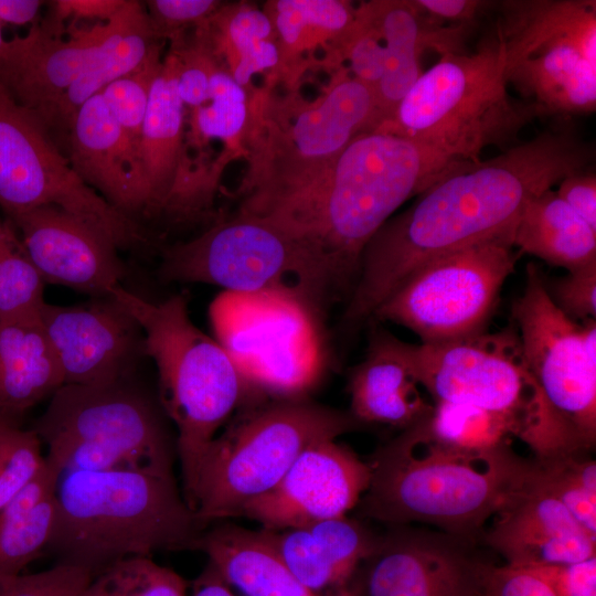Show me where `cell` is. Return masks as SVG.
I'll return each mask as SVG.
<instances>
[{
	"label": "cell",
	"instance_id": "cell-1",
	"mask_svg": "<svg viewBox=\"0 0 596 596\" xmlns=\"http://www.w3.org/2000/svg\"><path fill=\"white\" fill-rule=\"evenodd\" d=\"M594 160L593 143L562 123L497 157L459 162L369 241L343 323L353 327L370 320L429 260L515 228L531 199L590 168Z\"/></svg>",
	"mask_w": 596,
	"mask_h": 596
},
{
	"label": "cell",
	"instance_id": "cell-2",
	"mask_svg": "<svg viewBox=\"0 0 596 596\" xmlns=\"http://www.w3.org/2000/svg\"><path fill=\"white\" fill-rule=\"evenodd\" d=\"M461 161L401 135L364 132L323 174L255 216L308 242L340 299L350 295L362 253L377 230Z\"/></svg>",
	"mask_w": 596,
	"mask_h": 596
},
{
	"label": "cell",
	"instance_id": "cell-3",
	"mask_svg": "<svg viewBox=\"0 0 596 596\" xmlns=\"http://www.w3.org/2000/svg\"><path fill=\"white\" fill-rule=\"evenodd\" d=\"M359 514L393 525L419 522L469 541L523 481L529 460L510 446L471 453L441 444L419 425L402 429L369 462Z\"/></svg>",
	"mask_w": 596,
	"mask_h": 596
},
{
	"label": "cell",
	"instance_id": "cell-4",
	"mask_svg": "<svg viewBox=\"0 0 596 596\" xmlns=\"http://www.w3.org/2000/svg\"><path fill=\"white\" fill-rule=\"evenodd\" d=\"M248 94L242 143L248 168L237 192L240 213L259 215L300 191L354 138L381 126L373 89L345 66L310 102L298 89L278 95L268 83Z\"/></svg>",
	"mask_w": 596,
	"mask_h": 596
},
{
	"label": "cell",
	"instance_id": "cell-5",
	"mask_svg": "<svg viewBox=\"0 0 596 596\" xmlns=\"http://www.w3.org/2000/svg\"><path fill=\"white\" fill-rule=\"evenodd\" d=\"M202 526L174 478L132 470L66 471L55 489L47 551L93 577L161 550H195Z\"/></svg>",
	"mask_w": 596,
	"mask_h": 596
},
{
	"label": "cell",
	"instance_id": "cell-6",
	"mask_svg": "<svg viewBox=\"0 0 596 596\" xmlns=\"http://www.w3.org/2000/svg\"><path fill=\"white\" fill-rule=\"evenodd\" d=\"M109 296L138 322L143 354L157 366L161 404L178 430L185 500L205 450L253 386L235 358L194 324L183 294L152 302L120 285Z\"/></svg>",
	"mask_w": 596,
	"mask_h": 596
},
{
	"label": "cell",
	"instance_id": "cell-7",
	"mask_svg": "<svg viewBox=\"0 0 596 596\" xmlns=\"http://www.w3.org/2000/svg\"><path fill=\"white\" fill-rule=\"evenodd\" d=\"M497 24L473 53H448L426 72L376 130L401 135L455 159L477 161L490 146L508 149L535 117L536 106L514 100L503 72Z\"/></svg>",
	"mask_w": 596,
	"mask_h": 596
},
{
	"label": "cell",
	"instance_id": "cell-8",
	"mask_svg": "<svg viewBox=\"0 0 596 596\" xmlns=\"http://www.w3.org/2000/svg\"><path fill=\"white\" fill-rule=\"evenodd\" d=\"M350 412L298 397L243 406L205 450L185 502L201 526L240 517L309 446L361 428Z\"/></svg>",
	"mask_w": 596,
	"mask_h": 596
},
{
	"label": "cell",
	"instance_id": "cell-9",
	"mask_svg": "<svg viewBox=\"0 0 596 596\" xmlns=\"http://www.w3.org/2000/svg\"><path fill=\"white\" fill-rule=\"evenodd\" d=\"M164 281L202 283L246 296L275 295L312 319L338 300L315 248L277 223L236 212L162 252Z\"/></svg>",
	"mask_w": 596,
	"mask_h": 596
},
{
	"label": "cell",
	"instance_id": "cell-10",
	"mask_svg": "<svg viewBox=\"0 0 596 596\" xmlns=\"http://www.w3.org/2000/svg\"><path fill=\"white\" fill-rule=\"evenodd\" d=\"M416 377L434 402L469 404L500 415L535 457L581 450L532 375L517 329L411 344Z\"/></svg>",
	"mask_w": 596,
	"mask_h": 596
},
{
	"label": "cell",
	"instance_id": "cell-11",
	"mask_svg": "<svg viewBox=\"0 0 596 596\" xmlns=\"http://www.w3.org/2000/svg\"><path fill=\"white\" fill-rule=\"evenodd\" d=\"M33 430L57 473L132 470L172 475V451L152 402L129 379L63 384Z\"/></svg>",
	"mask_w": 596,
	"mask_h": 596
},
{
	"label": "cell",
	"instance_id": "cell-12",
	"mask_svg": "<svg viewBox=\"0 0 596 596\" xmlns=\"http://www.w3.org/2000/svg\"><path fill=\"white\" fill-rule=\"evenodd\" d=\"M497 28L507 84L540 115L596 109V1L507 0Z\"/></svg>",
	"mask_w": 596,
	"mask_h": 596
},
{
	"label": "cell",
	"instance_id": "cell-13",
	"mask_svg": "<svg viewBox=\"0 0 596 596\" xmlns=\"http://www.w3.org/2000/svg\"><path fill=\"white\" fill-rule=\"evenodd\" d=\"M514 230L424 264L376 308L370 320L402 326L423 344L486 331L517 262Z\"/></svg>",
	"mask_w": 596,
	"mask_h": 596
},
{
	"label": "cell",
	"instance_id": "cell-14",
	"mask_svg": "<svg viewBox=\"0 0 596 596\" xmlns=\"http://www.w3.org/2000/svg\"><path fill=\"white\" fill-rule=\"evenodd\" d=\"M44 205L88 223L118 248L147 243L136 221L87 185L40 118L0 85V206L12 216Z\"/></svg>",
	"mask_w": 596,
	"mask_h": 596
},
{
	"label": "cell",
	"instance_id": "cell-15",
	"mask_svg": "<svg viewBox=\"0 0 596 596\" xmlns=\"http://www.w3.org/2000/svg\"><path fill=\"white\" fill-rule=\"evenodd\" d=\"M512 318L526 364L576 446L596 443V322L565 316L551 300L536 265H526Z\"/></svg>",
	"mask_w": 596,
	"mask_h": 596
},
{
	"label": "cell",
	"instance_id": "cell-16",
	"mask_svg": "<svg viewBox=\"0 0 596 596\" xmlns=\"http://www.w3.org/2000/svg\"><path fill=\"white\" fill-rule=\"evenodd\" d=\"M143 9L128 0L113 19L74 30L68 40L43 21L33 24L26 35L7 40L0 85L44 124L65 89L123 38Z\"/></svg>",
	"mask_w": 596,
	"mask_h": 596
},
{
	"label": "cell",
	"instance_id": "cell-17",
	"mask_svg": "<svg viewBox=\"0 0 596 596\" xmlns=\"http://www.w3.org/2000/svg\"><path fill=\"white\" fill-rule=\"evenodd\" d=\"M468 541L395 525L377 535L348 587L352 596H481L482 563Z\"/></svg>",
	"mask_w": 596,
	"mask_h": 596
},
{
	"label": "cell",
	"instance_id": "cell-18",
	"mask_svg": "<svg viewBox=\"0 0 596 596\" xmlns=\"http://www.w3.org/2000/svg\"><path fill=\"white\" fill-rule=\"evenodd\" d=\"M40 322L63 384L94 385L127 380L145 356L140 326L111 296L74 306L45 301Z\"/></svg>",
	"mask_w": 596,
	"mask_h": 596
},
{
	"label": "cell",
	"instance_id": "cell-19",
	"mask_svg": "<svg viewBox=\"0 0 596 596\" xmlns=\"http://www.w3.org/2000/svg\"><path fill=\"white\" fill-rule=\"evenodd\" d=\"M371 470L350 448L336 439L305 449L280 481L246 504L240 517L267 530H286L344 517L369 487Z\"/></svg>",
	"mask_w": 596,
	"mask_h": 596
},
{
	"label": "cell",
	"instance_id": "cell-20",
	"mask_svg": "<svg viewBox=\"0 0 596 596\" xmlns=\"http://www.w3.org/2000/svg\"><path fill=\"white\" fill-rule=\"evenodd\" d=\"M21 244L43 281L93 297L109 296L126 268L118 247L102 232L53 206L9 216Z\"/></svg>",
	"mask_w": 596,
	"mask_h": 596
},
{
	"label": "cell",
	"instance_id": "cell-21",
	"mask_svg": "<svg viewBox=\"0 0 596 596\" xmlns=\"http://www.w3.org/2000/svg\"><path fill=\"white\" fill-rule=\"evenodd\" d=\"M485 541L515 567L568 564L596 556V540L529 469L494 514Z\"/></svg>",
	"mask_w": 596,
	"mask_h": 596
},
{
	"label": "cell",
	"instance_id": "cell-22",
	"mask_svg": "<svg viewBox=\"0 0 596 596\" xmlns=\"http://www.w3.org/2000/svg\"><path fill=\"white\" fill-rule=\"evenodd\" d=\"M67 130V158L87 185L129 217L156 213L139 148L121 130L100 94L76 110Z\"/></svg>",
	"mask_w": 596,
	"mask_h": 596
},
{
	"label": "cell",
	"instance_id": "cell-23",
	"mask_svg": "<svg viewBox=\"0 0 596 596\" xmlns=\"http://www.w3.org/2000/svg\"><path fill=\"white\" fill-rule=\"evenodd\" d=\"M178 58L169 50L156 76L142 124L139 153L156 212L180 217L191 212L203 192L184 153L185 107L177 88Z\"/></svg>",
	"mask_w": 596,
	"mask_h": 596
},
{
	"label": "cell",
	"instance_id": "cell-24",
	"mask_svg": "<svg viewBox=\"0 0 596 596\" xmlns=\"http://www.w3.org/2000/svg\"><path fill=\"white\" fill-rule=\"evenodd\" d=\"M366 3L385 51L383 75L374 91L383 125L422 75L421 58L425 51L440 55L464 53L471 26L440 23L422 12L414 0H371Z\"/></svg>",
	"mask_w": 596,
	"mask_h": 596
},
{
	"label": "cell",
	"instance_id": "cell-25",
	"mask_svg": "<svg viewBox=\"0 0 596 596\" xmlns=\"http://www.w3.org/2000/svg\"><path fill=\"white\" fill-rule=\"evenodd\" d=\"M409 345L379 324L371 329L365 355L351 369L347 384L349 412L361 424L405 429L430 412L433 404L421 393Z\"/></svg>",
	"mask_w": 596,
	"mask_h": 596
},
{
	"label": "cell",
	"instance_id": "cell-26",
	"mask_svg": "<svg viewBox=\"0 0 596 596\" xmlns=\"http://www.w3.org/2000/svg\"><path fill=\"white\" fill-rule=\"evenodd\" d=\"M275 30L279 64L266 83L298 89L305 72L319 65L332 73L342 67L340 50L354 21L356 7L347 0H269L263 7Z\"/></svg>",
	"mask_w": 596,
	"mask_h": 596
},
{
	"label": "cell",
	"instance_id": "cell-27",
	"mask_svg": "<svg viewBox=\"0 0 596 596\" xmlns=\"http://www.w3.org/2000/svg\"><path fill=\"white\" fill-rule=\"evenodd\" d=\"M262 532L290 572L320 594L347 588L377 538L363 523L347 515Z\"/></svg>",
	"mask_w": 596,
	"mask_h": 596
},
{
	"label": "cell",
	"instance_id": "cell-28",
	"mask_svg": "<svg viewBox=\"0 0 596 596\" xmlns=\"http://www.w3.org/2000/svg\"><path fill=\"white\" fill-rule=\"evenodd\" d=\"M227 584L245 596H352L349 587L320 594L305 586L286 566L262 530L222 524L202 532L196 549Z\"/></svg>",
	"mask_w": 596,
	"mask_h": 596
},
{
	"label": "cell",
	"instance_id": "cell-29",
	"mask_svg": "<svg viewBox=\"0 0 596 596\" xmlns=\"http://www.w3.org/2000/svg\"><path fill=\"white\" fill-rule=\"evenodd\" d=\"M62 385L40 316L0 321V418L19 425L30 408Z\"/></svg>",
	"mask_w": 596,
	"mask_h": 596
},
{
	"label": "cell",
	"instance_id": "cell-30",
	"mask_svg": "<svg viewBox=\"0 0 596 596\" xmlns=\"http://www.w3.org/2000/svg\"><path fill=\"white\" fill-rule=\"evenodd\" d=\"M513 245L567 272L596 263V230L552 189L525 204L515 225Z\"/></svg>",
	"mask_w": 596,
	"mask_h": 596
},
{
	"label": "cell",
	"instance_id": "cell-31",
	"mask_svg": "<svg viewBox=\"0 0 596 596\" xmlns=\"http://www.w3.org/2000/svg\"><path fill=\"white\" fill-rule=\"evenodd\" d=\"M206 41L232 77L248 93L253 75L272 77L279 64L277 39L264 12L245 2L223 4L203 24Z\"/></svg>",
	"mask_w": 596,
	"mask_h": 596
},
{
	"label": "cell",
	"instance_id": "cell-32",
	"mask_svg": "<svg viewBox=\"0 0 596 596\" xmlns=\"http://www.w3.org/2000/svg\"><path fill=\"white\" fill-rule=\"evenodd\" d=\"M60 478L47 462L0 509V576L17 575L47 551Z\"/></svg>",
	"mask_w": 596,
	"mask_h": 596
},
{
	"label": "cell",
	"instance_id": "cell-33",
	"mask_svg": "<svg viewBox=\"0 0 596 596\" xmlns=\"http://www.w3.org/2000/svg\"><path fill=\"white\" fill-rule=\"evenodd\" d=\"M162 41L145 8L123 38L65 89L51 108L45 127L67 129L71 118L86 100L139 66L151 49Z\"/></svg>",
	"mask_w": 596,
	"mask_h": 596
},
{
	"label": "cell",
	"instance_id": "cell-34",
	"mask_svg": "<svg viewBox=\"0 0 596 596\" xmlns=\"http://www.w3.org/2000/svg\"><path fill=\"white\" fill-rule=\"evenodd\" d=\"M418 423L435 440L471 453L510 446L513 437L503 417L469 404L436 402Z\"/></svg>",
	"mask_w": 596,
	"mask_h": 596
},
{
	"label": "cell",
	"instance_id": "cell-35",
	"mask_svg": "<svg viewBox=\"0 0 596 596\" xmlns=\"http://www.w3.org/2000/svg\"><path fill=\"white\" fill-rule=\"evenodd\" d=\"M249 113V94L220 62L211 76L207 102L192 109L191 134L195 142L222 140L230 155H243V137Z\"/></svg>",
	"mask_w": 596,
	"mask_h": 596
},
{
	"label": "cell",
	"instance_id": "cell-36",
	"mask_svg": "<svg viewBox=\"0 0 596 596\" xmlns=\"http://www.w3.org/2000/svg\"><path fill=\"white\" fill-rule=\"evenodd\" d=\"M584 453L535 457L530 462L535 478L596 540V462Z\"/></svg>",
	"mask_w": 596,
	"mask_h": 596
},
{
	"label": "cell",
	"instance_id": "cell-37",
	"mask_svg": "<svg viewBox=\"0 0 596 596\" xmlns=\"http://www.w3.org/2000/svg\"><path fill=\"white\" fill-rule=\"evenodd\" d=\"M44 285L18 234L0 220V321L39 317Z\"/></svg>",
	"mask_w": 596,
	"mask_h": 596
},
{
	"label": "cell",
	"instance_id": "cell-38",
	"mask_svg": "<svg viewBox=\"0 0 596 596\" xmlns=\"http://www.w3.org/2000/svg\"><path fill=\"white\" fill-rule=\"evenodd\" d=\"M84 596H187V584L174 571L150 556L118 561L96 575Z\"/></svg>",
	"mask_w": 596,
	"mask_h": 596
},
{
	"label": "cell",
	"instance_id": "cell-39",
	"mask_svg": "<svg viewBox=\"0 0 596 596\" xmlns=\"http://www.w3.org/2000/svg\"><path fill=\"white\" fill-rule=\"evenodd\" d=\"M162 42L151 49L139 66L99 93L121 130L138 148L151 86L163 62Z\"/></svg>",
	"mask_w": 596,
	"mask_h": 596
},
{
	"label": "cell",
	"instance_id": "cell-40",
	"mask_svg": "<svg viewBox=\"0 0 596 596\" xmlns=\"http://www.w3.org/2000/svg\"><path fill=\"white\" fill-rule=\"evenodd\" d=\"M45 455L33 429L0 418V509L43 468Z\"/></svg>",
	"mask_w": 596,
	"mask_h": 596
},
{
	"label": "cell",
	"instance_id": "cell-41",
	"mask_svg": "<svg viewBox=\"0 0 596 596\" xmlns=\"http://www.w3.org/2000/svg\"><path fill=\"white\" fill-rule=\"evenodd\" d=\"M384 57L382 35L363 1L356 7L354 21L342 43L341 64L348 62L350 74L374 92L383 75Z\"/></svg>",
	"mask_w": 596,
	"mask_h": 596
},
{
	"label": "cell",
	"instance_id": "cell-42",
	"mask_svg": "<svg viewBox=\"0 0 596 596\" xmlns=\"http://www.w3.org/2000/svg\"><path fill=\"white\" fill-rule=\"evenodd\" d=\"M93 578L85 568L57 563L33 574L0 576V596H84Z\"/></svg>",
	"mask_w": 596,
	"mask_h": 596
},
{
	"label": "cell",
	"instance_id": "cell-43",
	"mask_svg": "<svg viewBox=\"0 0 596 596\" xmlns=\"http://www.w3.org/2000/svg\"><path fill=\"white\" fill-rule=\"evenodd\" d=\"M222 6L215 0H149L145 8L158 36L172 42L205 23Z\"/></svg>",
	"mask_w": 596,
	"mask_h": 596
},
{
	"label": "cell",
	"instance_id": "cell-44",
	"mask_svg": "<svg viewBox=\"0 0 596 596\" xmlns=\"http://www.w3.org/2000/svg\"><path fill=\"white\" fill-rule=\"evenodd\" d=\"M543 281L551 300L565 316L582 322L595 320L596 263L549 281L543 277Z\"/></svg>",
	"mask_w": 596,
	"mask_h": 596
},
{
	"label": "cell",
	"instance_id": "cell-45",
	"mask_svg": "<svg viewBox=\"0 0 596 596\" xmlns=\"http://www.w3.org/2000/svg\"><path fill=\"white\" fill-rule=\"evenodd\" d=\"M481 596H555L551 588L530 571L510 565L482 563Z\"/></svg>",
	"mask_w": 596,
	"mask_h": 596
},
{
	"label": "cell",
	"instance_id": "cell-46",
	"mask_svg": "<svg viewBox=\"0 0 596 596\" xmlns=\"http://www.w3.org/2000/svg\"><path fill=\"white\" fill-rule=\"evenodd\" d=\"M522 568L541 578L555 596H596V556L568 564Z\"/></svg>",
	"mask_w": 596,
	"mask_h": 596
},
{
	"label": "cell",
	"instance_id": "cell-47",
	"mask_svg": "<svg viewBox=\"0 0 596 596\" xmlns=\"http://www.w3.org/2000/svg\"><path fill=\"white\" fill-rule=\"evenodd\" d=\"M556 193L578 216L596 230V173L592 168L562 179Z\"/></svg>",
	"mask_w": 596,
	"mask_h": 596
},
{
	"label": "cell",
	"instance_id": "cell-48",
	"mask_svg": "<svg viewBox=\"0 0 596 596\" xmlns=\"http://www.w3.org/2000/svg\"><path fill=\"white\" fill-rule=\"evenodd\" d=\"M127 0H57L51 1L50 19L44 20L54 28H61L67 19L102 20L113 19L126 4Z\"/></svg>",
	"mask_w": 596,
	"mask_h": 596
},
{
	"label": "cell",
	"instance_id": "cell-49",
	"mask_svg": "<svg viewBox=\"0 0 596 596\" xmlns=\"http://www.w3.org/2000/svg\"><path fill=\"white\" fill-rule=\"evenodd\" d=\"M416 7L432 19L451 24H471L490 6L480 0H414Z\"/></svg>",
	"mask_w": 596,
	"mask_h": 596
},
{
	"label": "cell",
	"instance_id": "cell-50",
	"mask_svg": "<svg viewBox=\"0 0 596 596\" xmlns=\"http://www.w3.org/2000/svg\"><path fill=\"white\" fill-rule=\"evenodd\" d=\"M42 4L39 0H0V22L14 25L33 22Z\"/></svg>",
	"mask_w": 596,
	"mask_h": 596
},
{
	"label": "cell",
	"instance_id": "cell-51",
	"mask_svg": "<svg viewBox=\"0 0 596 596\" xmlns=\"http://www.w3.org/2000/svg\"><path fill=\"white\" fill-rule=\"evenodd\" d=\"M192 596H235L228 585L209 564L206 570L195 581Z\"/></svg>",
	"mask_w": 596,
	"mask_h": 596
},
{
	"label": "cell",
	"instance_id": "cell-52",
	"mask_svg": "<svg viewBox=\"0 0 596 596\" xmlns=\"http://www.w3.org/2000/svg\"><path fill=\"white\" fill-rule=\"evenodd\" d=\"M6 43H7V40L2 35V29H1V22H0V54L4 50Z\"/></svg>",
	"mask_w": 596,
	"mask_h": 596
}]
</instances>
